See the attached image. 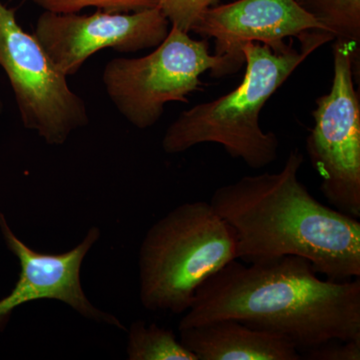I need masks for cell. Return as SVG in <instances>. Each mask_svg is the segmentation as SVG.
I'll return each instance as SVG.
<instances>
[{
  "instance_id": "obj_10",
  "label": "cell",
  "mask_w": 360,
  "mask_h": 360,
  "mask_svg": "<svg viewBox=\"0 0 360 360\" xmlns=\"http://www.w3.org/2000/svg\"><path fill=\"white\" fill-rule=\"evenodd\" d=\"M311 30L326 32L295 0H236L206 9L191 32L214 39V54L225 59L231 75L245 65V44L281 51L290 45L284 40Z\"/></svg>"
},
{
  "instance_id": "obj_3",
  "label": "cell",
  "mask_w": 360,
  "mask_h": 360,
  "mask_svg": "<svg viewBox=\"0 0 360 360\" xmlns=\"http://www.w3.org/2000/svg\"><path fill=\"white\" fill-rule=\"evenodd\" d=\"M298 39L300 49L290 44L281 51L264 44H245V73L238 86L182 111L163 135V150L176 155L198 144L217 143L253 169L271 165L278 158L279 141L276 134L260 127L262 110L310 54L335 39L324 30H311Z\"/></svg>"
},
{
  "instance_id": "obj_11",
  "label": "cell",
  "mask_w": 360,
  "mask_h": 360,
  "mask_svg": "<svg viewBox=\"0 0 360 360\" xmlns=\"http://www.w3.org/2000/svg\"><path fill=\"white\" fill-rule=\"evenodd\" d=\"M182 345L198 360H300L295 343L234 319L179 329Z\"/></svg>"
},
{
  "instance_id": "obj_2",
  "label": "cell",
  "mask_w": 360,
  "mask_h": 360,
  "mask_svg": "<svg viewBox=\"0 0 360 360\" xmlns=\"http://www.w3.org/2000/svg\"><path fill=\"white\" fill-rule=\"evenodd\" d=\"M293 149L278 172L246 175L219 187L210 205L229 225L236 259L246 264L295 255L333 281L360 276V222L316 200L298 179Z\"/></svg>"
},
{
  "instance_id": "obj_16",
  "label": "cell",
  "mask_w": 360,
  "mask_h": 360,
  "mask_svg": "<svg viewBox=\"0 0 360 360\" xmlns=\"http://www.w3.org/2000/svg\"><path fill=\"white\" fill-rule=\"evenodd\" d=\"M302 359L359 360L360 340H331L302 352Z\"/></svg>"
},
{
  "instance_id": "obj_7",
  "label": "cell",
  "mask_w": 360,
  "mask_h": 360,
  "mask_svg": "<svg viewBox=\"0 0 360 360\" xmlns=\"http://www.w3.org/2000/svg\"><path fill=\"white\" fill-rule=\"evenodd\" d=\"M0 68L15 97L21 122L47 144L63 146L89 123L82 96L75 94L34 35L26 32L15 9L0 0Z\"/></svg>"
},
{
  "instance_id": "obj_12",
  "label": "cell",
  "mask_w": 360,
  "mask_h": 360,
  "mask_svg": "<svg viewBox=\"0 0 360 360\" xmlns=\"http://www.w3.org/2000/svg\"><path fill=\"white\" fill-rule=\"evenodd\" d=\"M127 352L130 360H198L174 331L141 321L130 326Z\"/></svg>"
},
{
  "instance_id": "obj_9",
  "label": "cell",
  "mask_w": 360,
  "mask_h": 360,
  "mask_svg": "<svg viewBox=\"0 0 360 360\" xmlns=\"http://www.w3.org/2000/svg\"><path fill=\"white\" fill-rule=\"evenodd\" d=\"M0 231L20 266L13 290L0 300V329L8 322L14 310L26 303L44 300H58L90 321L125 329L115 315L106 314L90 302L80 281L84 258L101 238L99 229L92 227L79 245L59 255L39 252L25 245L15 236L2 213Z\"/></svg>"
},
{
  "instance_id": "obj_17",
  "label": "cell",
  "mask_w": 360,
  "mask_h": 360,
  "mask_svg": "<svg viewBox=\"0 0 360 360\" xmlns=\"http://www.w3.org/2000/svg\"><path fill=\"white\" fill-rule=\"evenodd\" d=\"M2 110H4V103H2L1 99H0V116L2 115Z\"/></svg>"
},
{
  "instance_id": "obj_14",
  "label": "cell",
  "mask_w": 360,
  "mask_h": 360,
  "mask_svg": "<svg viewBox=\"0 0 360 360\" xmlns=\"http://www.w3.org/2000/svg\"><path fill=\"white\" fill-rule=\"evenodd\" d=\"M44 11L56 13H78L94 7L111 13H132L158 6V0H30Z\"/></svg>"
},
{
  "instance_id": "obj_8",
  "label": "cell",
  "mask_w": 360,
  "mask_h": 360,
  "mask_svg": "<svg viewBox=\"0 0 360 360\" xmlns=\"http://www.w3.org/2000/svg\"><path fill=\"white\" fill-rule=\"evenodd\" d=\"M170 23L160 7L91 14L44 11L32 34L65 77L77 75L92 56L105 49L134 53L155 49L167 37Z\"/></svg>"
},
{
  "instance_id": "obj_5",
  "label": "cell",
  "mask_w": 360,
  "mask_h": 360,
  "mask_svg": "<svg viewBox=\"0 0 360 360\" xmlns=\"http://www.w3.org/2000/svg\"><path fill=\"white\" fill-rule=\"evenodd\" d=\"M226 61L210 52L207 39L170 26L155 51L135 58H115L104 66L103 82L116 110L139 129L160 122L169 103H188L201 87L200 77H227Z\"/></svg>"
},
{
  "instance_id": "obj_4",
  "label": "cell",
  "mask_w": 360,
  "mask_h": 360,
  "mask_svg": "<svg viewBox=\"0 0 360 360\" xmlns=\"http://www.w3.org/2000/svg\"><path fill=\"white\" fill-rule=\"evenodd\" d=\"M233 259V234L210 203H182L155 222L142 241V305L150 311L184 314L201 283Z\"/></svg>"
},
{
  "instance_id": "obj_13",
  "label": "cell",
  "mask_w": 360,
  "mask_h": 360,
  "mask_svg": "<svg viewBox=\"0 0 360 360\" xmlns=\"http://www.w3.org/2000/svg\"><path fill=\"white\" fill-rule=\"evenodd\" d=\"M335 39L360 44V0H295Z\"/></svg>"
},
{
  "instance_id": "obj_1",
  "label": "cell",
  "mask_w": 360,
  "mask_h": 360,
  "mask_svg": "<svg viewBox=\"0 0 360 360\" xmlns=\"http://www.w3.org/2000/svg\"><path fill=\"white\" fill-rule=\"evenodd\" d=\"M245 265L231 260L196 290L179 329L234 319L283 335L300 354L331 340H360V281L317 276L295 255Z\"/></svg>"
},
{
  "instance_id": "obj_6",
  "label": "cell",
  "mask_w": 360,
  "mask_h": 360,
  "mask_svg": "<svg viewBox=\"0 0 360 360\" xmlns=\"http://www.w3.org/2000/svg\"><path fill=\"white\" fill-rule=\"evenodd\" d=\"M333 42V84L315 101L307 151L324 198L335 210L359 219L360 103L354 82L359 46L345 39Z\"/></svg>"
},
{
  "instance_id": "obj_15",
  "label": "cell",
  "mask_w": 360,
  "mask_h": 360,
  "mask_svg": "<svg viewBox=\"0 0 360 360\" xmlns=\"http://www.w3.org/2000/svg\"><path fill=\"white\" fill-rule=\"evenodd\" d=\"M219 0H158V6L169 21L182 32L191 33L206 9Z\"/></svg>"
}]
</instances>
